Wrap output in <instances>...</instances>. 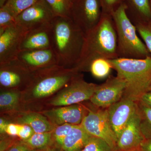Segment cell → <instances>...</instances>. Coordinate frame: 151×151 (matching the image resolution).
Segmentation results:
<instances>
[{"mask_svg": "<svg viewBox=\"0 0 151 151\" xmlns=\"http://www.w3.org/2000/svg\"><path fill=\"white\" fill-rule=\"evenodd\" d=\"M76 68L55 65L36 71L30 84L22 92V108H35L44 103L70 82L78 73Z\"/></svg>", "mask_w": 151, "mask_h": 151, "instance_id": "3957f363", "label": "cell"}, {"mask_svg": "<svg viewBox=\"0 0 151 151\" xmlns=\"http://www.w3.org/2000/svg\"><path fill=\"white\" fill-rule=\"evenodd\" d=\"M51 23L28 30L22 41L21 51L51 48Z\"/></svg>", "mask_w": 151, "mask_h": 151, "instance_id": "e0dca14e", "label": "cell"}, {"mask_svg": "<svg viewBox=\"0 0 151 151\" xmlns=\"http://www.w3.org/2000/svg\"><path fill=\"white\" fill-rule=\"evenodd\" d=\"M5 151H34L23 141L19 139Z\"/></svg>", "mask_w": 151, "mask_h": 151, "instance_id": "d6a6232c", "label": "cell"}, {"mask_svg": "<svg viewBox=\"0 0 151 151\" xmlns=\"http://www.w3.org/2000/svg\"><path fill=\"white\" fill-rule=\"evenodd\" d=\"M137 31L151 55V21L134 24Z\"/></svg>", "mask_w": 151, "mask_h": 151, "instance_id": "f1b7e54d", "label": "cell"}, {"mask_svg": "<svg viewBox=\"0 0 151 151\" xmlns=\"http://www.w3.org/2000/svg\"><path fill=\"white\" fill-rule=\"evenodd\" d=\"M17 58L34 72L57 65L56 56L52 48L21 51Z\"/></svg>", "mask_w": 151, "mask_h": 151, "instance_id": "9a60e30c", "label": "cell"}, {"mask_svg": "<svg viewBox=\"0 0 151 151\" xmlns=\"http://www.w3.org/2000/svg\"><path fill=\"white\" fill-rule=\"evenodd\" d=\"M89 108L78 104L55 107L48 110L39 111L46 116L55 127L64 124L80 125Z\"/></svg>", "mask_w": 151, "mask_h": 151, "instance_id": "5bb4252c", "label": "cell"}, {"mask_svg": "<svg viewBox=\"0 0 151 151\" xmlns=\"http://www.w3.org/2000/svg\"><path fill=\"white\" fill-rule=\"evenodd\" d=\"M7 118H9V122L28 125L35 133L52 132L56 127L39 111H21L7 116Z\"/></svg>", "mask_w": 151, "mask_h": 151, "instance_id": "ac0fdd59", "label": "cell"}, {"mask_svg": "<svg viewBox=\"0 0 151 151\" xmlns=\"http://www.w3.org/2000/svg\"><path fill=\"white\" fill-rule=\"evenodd\" d=\"M127 7L128 16L134 24L151 21L150 0H123Z\"/></svg>", "mask_w": 151, "mask_h": 151, "instance_id": "d6986e66", "label": "cell"}, {"mask_svg": "<svg viewBox=\"0 0 151 151\" xmlns=\"http://www.w3.org/2000/svg\"><path fill=\"white\" fill-rule=\"evenodd\" d=\"M97 108H89L80 125L90 136L102 139L117 151V139L110 125L107 109Z\"/></svg>", "mask_w": 151, "mask_h": 151, "instance_id": "ba28073f", "label": "cell"}, {"mask_svg": "<svg viewBox=\"0 0 151 151\" xmlns=\"http://www.w3.org/2000/svg\"><path fill=\"white\" fill-rule=\"evenodd\" d=\"M150 3H151V0H150Z\"/></svg>", "mask_w": 151, "mask_h": 151, "instance_id": "7bdbcfd3", "label": "cell"}, {"mask_svg": "<svg viewBox=\"0 0 151 151\" xmlns=\"http://www.w3.org/2000/svg\"><path fill=\"white\" fill-rule=\"evenodd\" d=\"M126 86L124 79L118 76H109L104 83L98 85L89 101L96 108H108L122 99Z\"/></svg>", "mask_w": 151, "mask_h": 151, "instance_id": "30bf717a", "label": "cell"}, {"mask_svg": "<svg viewBox=\"0 0 151 151\" xmlns=\"http://www.w3.org/2000/svg\"><path fill=\"white\" fill-rule=\"evenodd\" d=\"M34 133L32 128L30 126L25 124H19L17 137L21 140L25 141L30 138Z\"/></svg>", "mask_w": 151, "mask_h": 151, "instance_id": "1f68e13d", "label": "cell"}, {"mask_svg": "<svg viewBox=\"0 0 151 151\" xmlns=\"http://www.w3.org/2000/svg\"><path fill=\"white\" fill-rule=\"evenodd\" d=\"M108 119L117 140L137 110V104L132 99L122 97L107 108Z\"/></svg>", "mask_w": 151, "mask_h": 151, "instance_id": "7c38bea8", "label": "cell"}, {"mask_svg": "<svg viewBox=\"0 0 151 151\" xmlns=\"http://www.w3.org/2000/svg\"><path fill=\"white\" fill-rule=\"evenodd\" d=\"M34 151H60V149L57 147L54 144H52L50 145L45 148L35 150Z\"/></svg>", "mask_w": 151, "mask_h": 151, "instance_id": "74e56055", "label": "cell"}, {"mask_svg": "<svg viewBox=\"0 0 151 151\" xmlns=\"http://www.w3.org/2000/svg\"><path fill=\"white\" fill-rule=\"evenodd\" d=\"M74 126L72 124H66L55 127L52 131V139L53 144L57 147L60 150L64 139Z\"/></svg>", "mask_w": 151, "mask_h": 151, "instance_id": "4316f807", "label": "cell"}, {"mask_svg": "<svg viewBox=\"0 0 151 151\" xmlns=\"http://www.w3.org/2000/svg\"><path fill=\"white\" fill-rule=\"evenodd\" d=\"M27 31L17 24L0 30V64L16 59Z\"/></svg>", "mask_w": 151, "mask_h": 151, "instance_id": "4fadbf2b", "label": "cell"}, {"mask_svg": "<svg viewBox=\"0 0 151 151\" xmlns=\"http://www.w3.org/2000/svg\"><path fill=\"white\" fill-rule=\"evenodd\" d=\"M19 129V124L9 122L6 127L5 134L11 137H17Z\"/></svg>", "mask_w": 151, "mask_h": 151, "instance_id": "836d02e7", "label": "cell"}, {"mask_svg": "<svg viewBox=\"0 0 151 151\" xmlns=\"http://www.w3.org/2000/svg\"><path fill=\"white\" fill-rule=\"evenodd\" d=\"M99 1L102 7V13L111 15L122 3H124L123 0H99Z\"/></svg>", "mask_w": 151, "mask_h": 151, "instance_id": "4dcf8cb0", "label": "cell"}, {"mask_svg": "<svg viewBox=\"0 0 151 151\" xmlns=\"http://www.w3.org/2000/svg\"><path fill=\"white\" fill-rule=\"evenodd\" d=\"M123 3L111 14L117 36V54L121 58L141 59L150 56L145 45L137 35Z\"/></svg>", "mask_w": 151, "mask_h": 151, "instance_id": "5b68a950", "label": "cell"}, {"mask_svg": "<svg viewBox=\"0 0 151 151\" xmlns=\"http://www.w3.org/2000/svg\"><path fill=\"white\" fill-rule=\"evenodd\" d=\"M4 1V0H0V3H1Z\"/></svg>", "mask_w": 151, "mask_h": 151, "instance_id": "ab89813d", "label": "cell"}, {"mask_svg": "<svg viewBox=\"0 0 151 151\" xmlns=\"http://www.w3.org/2000/svg\"><path fill=\"white\" fill-rule=\"evenodd\" d=\"M91 137L81 125H74L64 139L60 151L81 150Z\"/></svg>", "mask_w": 151, "mask_h": 151, "instance_id": "44dd1931", "label": "cell"}, {"mask_svg": "<svg viewBox=\"0 0 151 151\" xmlns=\"http://www.w3.org/2000/svg\"><path fill=\"white\" fill-rule=\"evenodd\" d=\"M52 131L35 133L29 139L23 141L33 150L45 148L53 143Z\"/></svg>", "mask_w": 151, "mask_h": 151, "instance_id": "cb8c5ba5", "label": "cell"}, {"mask_svg": "<svg viewBox=\"0 0 151 151\" xmlns=\"http://www.w3.org/2000/svg\"><path fill=\"white\" fill-rule=\"evenodd\" d=\"M22 91L17 89H1L0 111L1 116H10L20 112Z\"/></svg>", "mask_w": 151, "mask_h": 151, "instance_id": "ffe728a7", "label": "cell"}, {"mask_svg": "<svg viewBox=\"0 0 151 151\" xmlns=\"http://www.w3.org/2000/svg\"><path fill=\"white\" fill-rule=\"evenodd\" d=\"M109 60L117 75L126 83L124 97L138 102L151 86V56L141 59L118 58Z\"/></svg>", "mask_w": 151, "mask_h": 151, "instance_id": "277c9868", "label": "cell"}, {"mask_svg": "<svg viewBox=\"0 0 151 151\" xmlns=\"http://www.w3.org/2000/svg\"><path fill=\"white\" fill-rule=\"evenodd\" d=\"M17 24L16 17L5 9L0 7V30Z\"/></svg>", "mask_w": 151, "mask_h": 151, "instance_id": "f546056e", "label": "cell"}, {"mask_svg": "<svg viewBox=\"0 0 151 151\" xmlns=\"http://www.w3.org/2000/svg\"><path fill=\"white\" fill-rule=\"evenodd\" d=\"M79 151H116L111 146L100 138L91 137L88 142Z\"/></svg>", "mask_w": 151, "mask_h": 151, "instance_id": "83f0119b", "label": "cell"}, {"mask_svg": "<svg viewBox=\"0 0 151 151\" xmlns=\"http://www.w3.org/2000/svg\"><path fill=\"white\" fill-rule=\"evenodd\" d=\"M138 112L140 118V127L145 139L151 138V108L140 101L137 102Z\"/></svg>", "mask_w": 151, "mask_h": 151, "instance_id": "603a6c76", "label": "cell"}, {"mask_svg": "<svg viewBox=\"0 0 151 151\" xmlns=\"http://www.w3.org/2000/svg\"><path fill=\"white\" fill-rule=\"evenodd\" d=\"M140 123V118L137 108L117 140V151L138 150L141 144L145 139L141 132Z\"/></svg>", "mask_w": 151, "mask_h": 151, "instance_id": "2e32d148", "label": "cell"}, {"mask_svg": "<svg viewBox=\"0 0 151 151\" xmlns=\"http://www.w3.org/2000/svg\"><path fill=\"white\" fill-rule=\"evenodd\" d=\"M39 0H4L0 3L2 7L16 17L23 11L31 6Z\"/></svg>", "mask_w": 151, "mask_h": 151, "instance_id": "d4e9b609", "label": "cell"}, {"mask_svg": "<svg viewBox=\"0 0 151 151\" xmlns=\"http://www.w3.org/2000/svg\"><path fill=\"white\" fill-rule=\"evenodd\" d=\"M102 15L99 0H75L70 8V18L85 34L98 24Z\"/></svg>", "mask_w": 151, "mask_h": 151, "instance_id": "9c48e42d", "label": "cell"}, {"mask_svg": "<svg viewBox=\"0 0 151 151\" xmlns=\"http://www.w3.org/2000/svg\"><path fill=\"white\" fill-rule=\"evenodd\" d=\"M51 48L57 65L75 68L81 58L85 34L70 17H55L52 22Z\"/></svg>", "mask_w": 151, "mask_h": 151, "instance_id": "6da1fadb", "label": "cell"}, {"mask_svg": "<svg viewBox=\"0 0 151 151\" xmlns=\"http://www.w3.org/2000/svg\"><path fill=\"white\" fill-rule=\"evenodd\" d=\"M139 151V150H135V151Z\"/></svg>", "mask_w": 151, "mask_h": 151, "instance_id": "b9f144b4", "label": "cell"}, {"mask_svg": "<svg viewBox=\"0 0 151 151\" xmlns=\"http://www.w3.org/2000/svg\"><path fill=\"white\" fill-rule=\"evenodd\" d=\"M75 1V0H70V2H71V4H73V2H74V1Z\"/></svg>", "mask_w": 151, "mask_h": 151, "instance_id": "f35d334b", "label": "cell"}, {"mask_svg": "<svg viewBox=\"0 0 151 151\" xmlns=\"http://www.w3.org/2000/svg\"><path fill=\"white\" fill-rule=\"evenodd\" d=\"M51 7L45 0L37 2L16 17L17 24L26 30L51 24L55 17Z\"/></svg>", "mask_w": 151, "mask_h": 151, "instance_id": "8fae6325", "label": "cell"}, {"mask_svg": "<svg viewBox=\"0 0 151 151\" xmlns=\"http://www.w3.org/2000/svg\"><path fill=\"white\" fill-rule=\"evenodd\" d=\"M98 84L84 80L81 73L44 103L47 106L58 107L81 103L90 100Z\"/></svg>", "mask_w": 151, "mask_h": 151, "instance_id": "8992f818", "label": "cell"}, {"mask_svg": "<svg viewBox=\"0 0 151 151\" xmlns=\"http://www.w3.org/2000/svg\"><path fill=\"white\" fill-rule=\"evenodd\" d=\"M138 150L139 151H151V138L145 139L141 144Z\"/></svg>", "mask_w": 151, "mask_h": 151, "instance_id": "d590c367", "label": "cell"}, {"mask_svg": "<svg viewBox=\"0 0 151 151\" xmlns=\"http://www.w3.org/2000/svg\"><path fill=\"white\" fill-rule=\"evenodd\" d=\"M112 69L109 59L97 58L89 63L86 71L90 72L95 78L103 79L109 76Z\"/></svg>", "mask_w": 151, "mask_h": 151, "instance_id": "7402d4cb", "label": "cell"}, {"mask_svg": "<svg viewBox=\"0 0 151 151\" xmlns=\"http://www.w3.org/2000/svg\"><path fill=\"white\" fill-rule=\"evenodd\" d=\"M35 73L17 58L1 63V89H17L22 92L30 84Z\"/></svg>", "mask_w": 151, "mask_h": 151, "instance_id": "52a82bcc", "label": "cell"}, {"mask_svg": "<svg viewBox=\"0 0 151 151\" xmlns=\"http://www.w3.org/2000/svg\"><path fill=\"white\" fill-rule=\"evenodd\" d=\"M150 90H151V85L150 87ZM150 90H149V91H150Z\"/></svg>", "mask_w": 151, "mask_h": 151, "instance_id": "60d3db41", "label": "cell"}, {"mask_svg": "<svg viewBox=\"0 0 151 151\" xmlns=\"http://www.w3.org/2000/svg\"><path fill=\"white\" fill-rule=\"evenodd\" d=\"M8 121L4 117H1L0 119V133L1 134H5V130L7 125L9 123Z\"/></svg>", "mask_w": 151, "mask_h": 151, "instance_id": "8d00e7d4", "label": "cell"}, {"mask_svg": "<svg viewBox=\"0 0 151 151\" xmlns=\"http://www.w3.org/2000/svg\"><path fill=\"white\" fill-rule=\"evenodd\" d=\"M55 17H70L71 3L70 0H45Z\"/></svg>", "mask_w": 151, "mask_h": 151, "instance_id": "484cf974", "label": "cell"}, {"mask_svg": "<svg viewBox=\"0 0 151 151\" xmlns=\"http://www.w3.org/2000/svg\"><path fill=\"white\" fill-rule=\"evenodd\" d=\"M117 36L112 16L102 13L98 24L85 34L83 50L75 68L86 71L90 62L97 58H118Z\"/></svg>", "mask_w": 151, "mask_h": 151, "instance_id": "7a4b0ae2", "label": "cell"}, {"mask_svg": "<svg viewBox=\"0 0 151 151\" xmlns=\"http://www.w3.org/2000/svg\"><path fill=\"white\" fill-rule=\"evenodd\" d=\"M139 101L151 108V90L143 94Z\"/></svg>", "mask_w": 151, "mask_h": 151, "instance_id": "e575fe53", "label": "cell"}]
</instances>
